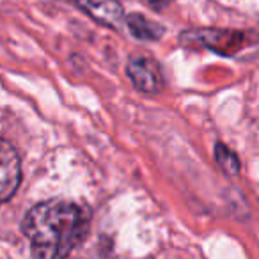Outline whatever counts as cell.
I'll list each match as a JSON object with an SVG mask.
<instances>
[{
  "label": "cell",
  "mask_w": 259,
  "mask_h": 259,
  "mask_svg": "<svg viewBox=\"0 0 259 259\" xmlns=\"http://www.w3.org/2000/svg\"><path fill=\"white\" fill-rule=\"evenodd\" d=\"M22 227L36 259H66L87 234L89 215L73 202L47 201L27 213Z\"/></svg>",
  "instance_id": "obj_1"
},
{
  "label": "cell",
  "mask_w": 259,
  "mask_h": 259,
  "mask_svg": "<svg viewBox=\"0 0 259 259\" xmlns=\"http://www.w3.org/2000/svg\"><path fill=\"white\" fill-rule=\"evenodd\" d=\"M22 181L20 156L11 144L0 139V204L15 195Z\"/></svg>",
  "instance_id": "obj_2"
},
{
  "label": "cell",
  "mask_w": 259,
  "mask_h": 259,
  "mask_svg": "<svg viewBox=\"0 0 259 259\" xmlns=\"http://www.w3.org/2000/svg\"><path fill=\"white\" fill-rule=\"evenodd\" d=\"M199 43L204 47L211 48V50L219 52L222 55H236L245 47L254 41L247 39L243 32H222V30H204V32H197Z\"/></svg>",
  "instance_id": "obj_3"
},
{
  "label": "cell",
  "mask_w": 259,
  "mask_h": 259,
  "mask_svg": "<svg viewBox=\"0 0 259 259\" xmlns=\"http://www.w3.org/2000/svg\"><path fill=\"white\" fill-rule=\"evenodd\" d=\"M128 75L134 85L142 93H155L162 87L158 66L149 57H134L128 64Z\"/></svg>",
  "instance_id": "obj_4"
},
{
  "label": "cell",
  "mask_w": 259,
  "mask_h": 259,
  "mask_svg": "<svg viewBox=\"0 0 259 259\" xmlns=\"http://www.w3.org/2000/svg\"><path fill=\"white\" fill-rule=\"evenodd\" d=\"M78 6L96 22L108 27H117L122 20V8L117 0H76Z\"/></svg>",
  "instance_id": "obj_5"
},
{
  "label": "cell",
  "mask_w": 259,
  "mask_h": 259,
  "mask_svg": "<svg viewBox=\"0 0 259 259\" xmlns=\"http://www.w3.org/2000/svg\"><path fill=\"white\" fill-rule=\"evenodd\" d=\"M128 27L135 37L146 39V41H155V39H158V37H162V34H163L162 25L151 22V20H148L142 15H130Z\"/></svg>",
  "instance_id": "obj_6"
},
{
  "label": "cell",
  "mask_w": 259,
  "mask_h": 259,
  "mask_svg": "<svg viewBox=\"0 0 259 259\" xmlns=\"http://www.w3.org/2000/svg\"><path fill=\"white\" fill-rule=\"evenodd\" d=\"M215 156H217V160H219L220 165H222V169L226 170L227 174L233 176V174H236L238 170H240V163H238L236 156H234L224 144H219L215 148Z\"/></svg>",
  "instance_id": "obj_7"
},
{
  "label": "cell",
  "mask_w": 259,
  "mask_h": 259,
  "mask_svg": "<svg viewBox=\"0 0 259 259\" xmlns=\"http://www.w3.org/2000/svg\"><path fill=\"white\" fill-rule=\"evenodd\" d=\"M149 2H151V6L155 9H162V8H165V6L169 4L170 0H149Z\"/></svg>",
  "instance_id": "obj_8"
}]
</instances>
